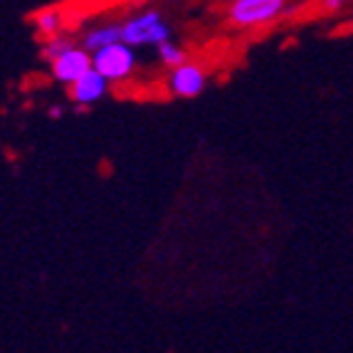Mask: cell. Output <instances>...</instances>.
<instances>
[{
    "mask_svg": "<svg viewBox=\"0 0 353 353\" xmlns=\"http://www.w3.org/2000/svg\"><path fill=\"white\" fill-rule=\"evenodd\" d=\"M287 10V0H230L225 20L235 30H252L279 20Z\"/></svg>",
    "mask_w": 353,
    "mask_h": 353,
    "instance_id": "2",
    "label": "cell"
},
{
    "mask_svg": "<svg viewBox=\"0 0 353 353\" xmlns=\"http://www.w3.org/2000/svg\"><path fill=\"white\" fill-rule=\"evenodd\" d=\"M109 79L101 74L99 70H87L74 84H70V99H72V106H74V112H87L89 106H94L97 101H101L106 94H109Z\"/></svg>",
    "mask_w": 353,
    "mask_h": 353,
    "instance_id": "5",
    "label": "cell"
},
{
    "mask_svg": "<svg viewBox=\"0 0 353 353\" xmlns=\"http://www.w3.org/2000/svg\"><path fill=\"white\" fill-rule=\"evenodd\" d=\"M48 65H50V74H52L54 82L70 87V84H74L84 72L92 70V52H87L82 45H74V48H70L67 52L59 54V57H54Z\"/></svg>",
    "mask_w": 353,
    "mask_h": 353,
    "instance_id": "6",
    "label": "cell"
},
{
    "mask_svg": "<svg viewBox=\"0 0 353 353\" xmlns=\"http://www.w3.org/2000/svg\"><path fill=\"white\" fill-rule=\"evenodd\" d=\"M92 67L99 70L109 82H126L134 77L136 67H139L136 48L124 40L112 42V45L92 52Z\"/></svg>",
    "mask_w": 353,
    "mask_h": 353,
    "instance_id": "3",
    "label": "cell"
},
{
    "mask_svg": "<svg viewBox=\"0 0 353 353\" xmlns=\"http://www.w3.org/2000/svg\"><path fill=\"white\" fill-rule=\"evenodd\" d=\"M35 30L42 37L62 32L65 30V15H62V10L59 8H42L35 15Z\"/></svg>",
    "mask_w": 353,
    "mask_h": 353,
    "instance_id": "8",
    "label": "cell"
},
{
    "mask_svg": "<svg viewBox=\"0 0 353 353\" xmlns=\"http://www.w3.org/2000/svg\"><path fill=\"white\" fill-rule=\"evenodd\" d=\"M165 87L173 97L178 99H195L201 97L208 87V72L203 70L198 62L193 59H185L183 65L168 70V77H165Z\"/></svg>",
    "mask_w": 353,
    "mask_h": 353,
    "instance_id": "4",
    "label": "cell"
},
{
    "mask_svg": "<svg viewBox=\"0 0 353 353\" xmlns=\"http://www.w3.org/2000/svg\"><path fill=\"white\" fill-rule=\"evenodd\" d=\"M156 54H159V62L165 67V70H173V67L183 65V62L188 59V52H185L178 42H173V37L171 40L161 42L159 48H156Z\"/></svg>",
    "mask_w": 353,
    "mask_h": 353,
    "instance_id": "10",
    "label": "cell"
},
{
    "mask_svg": "<svg viewBox=\"0 0 353 353\" xmlns=\"http://www.w3.org/2000/svg\"><path fill=\"white\" fill-rule=\"evenodd\" d=\"M121 40V20H104V23H97L87 30L79 40L87 52H97V50L112 45V42Z\"/></svg>",
    "mask_w": 353,
    "mask_h": 353,
    "instance_id": "7",
    "label": "cell"
},
{
    "mask_svg": "<svg viewBox=\"0 0 353 353\" xmlns=\"http://www.w3.org/2000/svg\"><path fill=\"white\" fill-rule=\"evenodd\" d=\"M74 45H79V42H77L70 32H65V30L57 32V35L45 37V42H42V48H40L42 59H45V62H52L54 57H59V54L67 52V50L74 48Z\"/></svg>",
    "mask_w": 353,
    "mask_h": 353,
    "instance_id": "9",
    "label": "cell"
},
{
    "mask_svg": "<svg viewBox=\"0 0 353 353\" xmlns=\"http://www.w3.org/2000/svg\"><path fill=\"white\" fill-rule=\"evenodd\" d=\"M171 37L173 28L159 8H143L121 20V40L134 45L136 50L159 48L161 42L171 40Z\"/></svg>",
    "mask_w": 353,
    "mask_h": 353,
    "instance_id": "1",
    "label": "cell"
},
{
    "mask_svg": "<svg viewBox=\"0 0 353 353\" xmlns=\"http://www.w3.org/2000/svg\"><path fill=\"white\" fill-rule=\"evenodd\" d=\"M48 114H50V119H59L62 114H65V109H62L59 104H57V106H50V112H48Z\"/></svg>",
    "mask_w": 353,
    "mask_h": 353,
    "instance_id": "12",
    "label": "cell"
},
{
    "mask_svg": "<svg viewBox=\"0 0 353 353\" xmlns=\"http://www.w3.org/2000/svg\"><path fill=\"white\" fill-rule=\"evenodd\" d=\"M348 3H351V0H319L321 10H326V12H339V10H343V8H346Z\"/></svg>",
    "mask_w": 353,
    "mask_h": 353,
    "instance_id": "11",
    "label": "cell"
}]
</instances>
